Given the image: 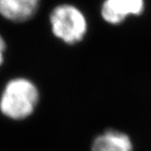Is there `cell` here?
Masks as SVG:
<instances>
[{
    "label": "cell",
    "mask_w": 151,
    "mask_h": 151,
    "mask_svg": "<svg viewBox=\"0 0 151 151\" xmlns=\"http://www.w3.org/2000/svg\"><path fill=\"white\" fill-rule=\"evenodd\" d=\"M133 146L129 137L122 132L107 130L96 137L92 151H132Z\"/></svg>",
    "instance_id": "obj_5"
},
{
    "label": "cell",
    "mask_w": 151,
    "mask_h": 151,
    "mask_svg": "<svg viewBox=\"0 0 151 151\" xmlns=\"http://www.w3.org/2000/svg\"><path fill=\"white\" fill-rule=\"evenodd\" d=\"M53 34L67 44H76L87 33L88 23L84 14L71 5H60L50 14Z\"/></svg>",
    "instance_id": "obj_2"
},
{
    "label": "cell",
    "mask_w": 151,
    "mask_h": 151,
    "mask_svg": "<svg viewBox=\"0 0 151 151\" xmlns=\"http://www.w3.org/2000/svg\"><path fill=\"white\" fill-rule=\"evenodd\" d=\"M144 10V0H105L101 15L106 22L120 24L128 16H138Z\"/></svg>",
    "instance_id": "obj_3"
},
{
    "label": "cell",
    "mask_w": 151,
    "mask_h": 151,
    "mask_svg": "<svg viewBox=\"0 0 151 151\" xmlns=\"http://www.w3.org/2000/svg\"><path fill=\"white\" fill-rule=\"evenodd\" d=\"M5 51H6V43H5V40L3 39V37L0 36V67L2 66V64L4 62Z\"/></svg>",
    "instance_id": "obj_6"
},
{
    "label": "cell",
    "mask_w": 151,
    "mask_h": 151,
    "mask_svg": "<svg viewBox=\"0 0 151 151\" xmlns=\"http://www.w3.org/2000/svg\"><path fill=\"white\" fill-rule=\"evenodd\" d=\"M40 0H0V15L12 22H25L34 16Z\"/></svg>",
    "instance_id": "obj_4"
},
{
    "label": "cell",
    "mask_w": 151,
    "mask_h": 151,
    "mask_svg": "<svg viewBox=\"0 0 151 151\" xmlns=\"http://www.w3.org/2000/svg\"><path fill=\"white\" fill-rule=\"evenodd\" d=\"M39 99L36 85L17 78L7 82L0 96V110L7 117L20 120L34 112Z\"/></svg>",
    "instance_id": "obj_1"
}]
</instances>
